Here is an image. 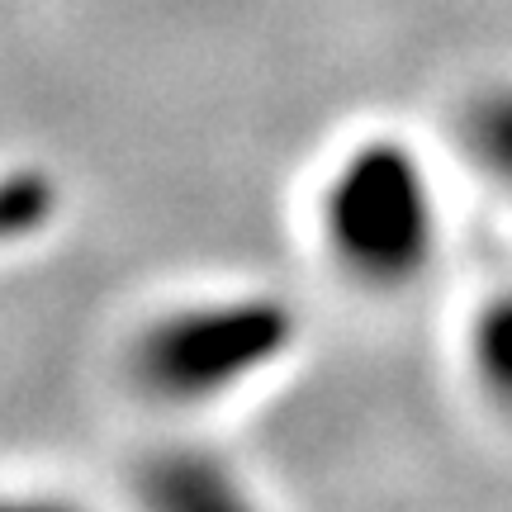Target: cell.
Masks as SVG:
<instances>
[{
	"mask_svg": "<svg viewBox=\"0 0 512 512\" xmlns=\"http://www.w3.org/2000/svg\"><path fill=\"white\" fill-rule=\"evenodd\" d=\"M304 318L266 285L171 299L128 332L119 370L133 399L166 418H200L271 380L299 347Z\"/></svg>",
	"mask_w": 512,
	"mask_h": 512,
	"instance_id": "1",
	"label": "cell"
},
{
	"mask_svg": "<svg viewBox=\"0 0 512 512\" xmlns=\"http://www.w3.org/2000/svg\"><path fill=\"white\" fill-rule=\"evenodd\" d=\"M313 228L328 266L351 290L380 299L418 290L446 252L437 171L413 138L389 128L361 133L323 171Z\"/></svg>",
	"mask_w": 512,
	"mask_h": 512,
	"instance_id": "2",
	"label": "cell"
},
{
	"mask_svg": "<svg viewBox=\"0 0 512 512\" xmlns=\"http://www.w3.org/2000/svg\"><path fill=\"white\" fill-rule=\"evenodd\" d=\"M128 494L138 512H271L242 460L195 437L152 446L133 465Z\"/></svg>",
	"mask_w": 512,
	"mask_h": 512,
	"instance_id": "3",
	"label": "cell"
},
{
	"mask_svg": "<svg viewBox=\"0 0 512 512\" xmlns=\"http://www.w3.org/2000/svg\"><path fill=\"white\" fill-rule=\"evenodd\" d=\"M460 361H465L479 403L512 422V285L484 294L470 309L465 337H460Z\"/></svg>",
	"mask_w": 512,
	"mask_h": 512,
	"instance_id": "4",
	"label": "cell"
},
{
	"mask_svg": "<svg viewBox=\"0 0 512 512\" xmlns=\"http://www.w3.org/2000/svg\"><path fill=\"white\" fill-rule=\"evenodd\" d=\"M456 138L465 162L475 166L484 181L512 195V76L484 81L479 91L465 95L456 114Z\"/></svg>",
	"mask_w": 512,
	"mask_h": 512,
	"instance_id": "5",
	"label": "cell"
},
{
	"mask_svg": "<svg viewBox=\"0 0 512 512\" xmlns=\"http://www.w3.org/2000/svg\"><path fill=\"white\" fill-rule=\"evenodd\" d=\"M62 214V190L38 166H5L0 171V256L43 238Z\"/></svg>",
	"mask_w": 512,
	"mask_h": 512,
	"instance_id": "6",
	"label": "cell"
},
{
	"mask_svg": "<svg viewBox=\"0 0 512 512\" xmlns=\"http://www.w3.org/2000/svg\"><path fill=\"white\" fill-rule=\"evenodd\" d=\"M0 512H91V508L67 494H53V489H0Z\"/></svg>",
	"mask_w": 512,
	"mask_h": 512,
	"instance_id": "7",
	"label": "cell"
}]
</instances>
